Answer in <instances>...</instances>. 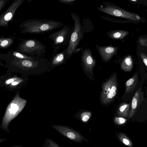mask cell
I'll return each mask as SVG.
<instances>
[{
	"mask_svg": "<svg viewBox=\"0 0 147 147\" xmlns=\"http://www.w3.org/2000/svg\"><path fill=\"white\" fill-rule=\"evenodd\" d=\"M63 22L51 20L32 19L27 20L20 24L22 33L42 34L59 28Z\"/></svg>",
	"mask_w": 147,
	"mask_h": 147,
	"instance_id": "1",
	"label": "cell"
},
{
	"mask_svg": "<svg viewBox=\"0 0 147 147\" xmlns=\"http://www.w3.org/2000/svg\"><path fill=\"white\" fill-rule=\"evenodd\" d=\"M71 15L74 22V25L71 30L67 46L65 49L66 60L68 59L74 53L77 47L83 37V30L79 16L74 12H71Z\"/></svg>",
	"mask_w": 147,
	"mask_h": 147,
	"instance_id": "2",
	"label": "cell"
},
{
	"mask_svg": "<svg viewBox=\"0 0 147 147\" xmlns=\"http://www.w3.org/2000/svg\"><path fill=\"white\" fill-rule=\"evenodd\" d=\"M46 47L36 39L23 40L18 45L16 51L28 56L42 57L46 53Z\"/></svg>",
	"mask_w": 147,
	"mask_h": 147,
	"instance_id": "3",
	"label": "cell"
},
{
	"mask_svg": "<svg viewBox=\"0 0 147 147\" xmlns=\"http://www.w3.org/2000/svg\"><path fill=\"white\" fill-rule=\"evenodd\" d=\"M116 74L110 77L102 85L100 100L101 103L103 105L111 102L116 95L118 84Z\"/></svg>",
	"mask_w": 147,
	"mask_h": 147,
	"instance_id": "4",
	"label": "cell"
},
{
	"mask_svg": "<svg viewBox=\"0 0 147 147\" xmlns=\"http://www.w3.org/2000/svg\"><path fill=\"white\" fill-rule=\"evenodd\" d=\"M71 32L70 28L65 26L60 30L49 34V38L52 42L54 49L58 50L61 46L68 44Z\"/></svg>",
	"mask_w": 147,
	"mask_h": 147,
	"instance_id": "5",
	"label": "cell"
},
{
	"mask_svg": "<svg viewBox=\"0 0 147 147\" xmlns=\"http://www.w3.org/2000/svg\"><path fill=\"white\" fill-rule=\"evenodd\" d=\"M99 10L109 15L132 21H138L141 18L136 13L128 11L117 7L111 5L99 8Z\"/></svg>",
	"mask_w": 147,
	"mask_h": 147,
	"instance_id": "6",
	"label": "cell"
},
{
	"mask_svg": "<svg viewBox=\"0 0 147 147\" xmlns=\"http://www.w3.org/2000/svg\"><path fill=\"white\" fill-rule=\"evenodd\" d=\"M24 1V0L13 1L6 10L0 15V26L8 27V23L13 21L16 11Z\"/></svg>",
	"mask_w": 147,
	"mask_h": 147,
	"instance_id": "7",
	"label": "cell"
},
{
	"mask_svg": "<svg viewBox=\"0 0 147 147\" xmlns=\"http://www.w3.org/2000/svg\"><path fill=\"white\" fill-rule=\"evenodd\" d=\"M53 127L62 135L71 140L80 142L83 139V138L78 131L66 126L53 125Z\"/></svg>",
	"mask_w": 147,
	"mask_h": 147,
	"instance_id": "8",
	"label": "cell"
},
{
	"mask_svg": "<svg viewBox=\"0 0 147 147\" xmlns=\"http://www.w3.org/2000/svg\"><path fill=\"white\" fill-rule=\"evenodd\" d=\"M81 61L86 71L92 73L95 65L96 61L92 57L89 49H85L83 51Z\"/></svg>",
	"mask_w": 147,
	"mask_h": 147,
	"instance_id": "9",
	"label": "cell"
},
{
	"mask_svg": "<svg viewBox=\"0 0 147 147\" xmlns=\"http://www.w3.org/2000/svg\"><path fill=\"white\" fill-rule=\"evenodd\" d=\"M143 92L140 88L135 93L133 97L131 104V108L129 115V118L133 116L140 106L142 102L144 101Z\"/></svg>",
	"mask_w": 147,
	"mask_h": 147,
	"instance_id": "10",
	"label": "cell"
},
{
	"mask_svg": "<svg viewBox=\"0 0 147 147\" xmlns=\"http://www.w3.org/2000/svg\"><path fill=\"white\" fill-rule=\"evenodd\" d=\"M58 51V50L54 49L52 56L49 61V69L53 68L56 66L65 63L66 62V59L65 49L59 53H57Z\"/></svg>",
	"mask_w": 147,
	"mask_h": 147,
	"instance_id": "11",
	"label": "cell"
},
{
	"mask_svg": "<svg viewBox=\"0 0 147 147\" xmlns=\"http://www.w3.org/2000/svg\"><path fill=\"white\" fill-rule=\"evenodd\" d=\"M117 47H99L98 51L103 59L105 61L110 60L117 51Z\"/></svg>",
	"mask_w": 147,
	"mask_h": 147,
	"instance_id": "12",
	"label": "cell"
},
{
	"mask_svg": "<svg viewBox=\"0 0 147 147\" xmlns=\"http://www.w3.org/2000/svg\"><path fill=\"white\" fill-rule=\"evenodd\" d=\"M138 78L137 74L135 73L132 78L126 82L125 84L126 94L132 91L135 88L138 82Z\"/></svg>",
	"mask_w": 147,
	"mask_h": 147,
	"instance_id": "13",
	"label": "cell"
},
{
	"mask_svg": "<svg viewBox=\"0 0 147 147\" xmlns=\"http://www.w3.org/2000/svg\"><path fill=\"white\" fill-rule=\"evenodd\" d=\"M133 66V61L131 55L128 56L123 61L121 64V69L125 71H131Z\"/></svg>",
	"mask_w": 147,
	"mask_h": 147,
	"instance_id": "14",
	"label": "cell"
},
{
	"mask_svg": "<svg viewBox=\"0 0 147 147\" xmlns=\"http://www.w3.org/2000/svg\"><path fill=\"white\" fill-rule=\"evenodd\" d=\"M7 53L11 57L22 60H33L37 57L25 55L16 51H8Z\"/></svg>",
	"mask_w": 147,
	"mask_h": 147,
	"instance_id": "15",
	"label": "cell"
},
{
	"mask_svg": "<svg viewBox=\"0 0 147 147\" xmlns=\"http://www.w3.org/2000/svg\"><path fill=\"white\" fill-rule=\"evenodd\" d=\"M130 103H124L121 104L118 109V115L123 117H127L130 113Z\"/></svg>",
	"mask_w": 147,
	"mask_h": 147,
	"instance_id": "16",
	"label": "cell"
},
{
	"mask_svg": "<svg viewBox=\"0 0 147 147\" xmlns=\"http://www.w3.org/2000/svg\"><path fill=\"white\" fill-rule=\"evenodd\" d=\"M129 34L128 32L124 30H115L110 34L109 36L114 39H121Z\"/></svg>",
	"mask_w": 147,
	"mask_h": 147,
	"instance_id": "17",
	"label": "cell"
},
{
	"mask_svg": "<svg viewBox=\"0 0 147 147\" xmlns=\"http://www.w3.org/2000/svg\"><path fill=\"white\" fill-rule=\"evenodd\" d=\"M14 40L11 37H0V48L5 49L9 47L13 44Z\"/></svg>",
	"mask_w": 147,
	"mask_h": 147,
	"instance_id": "18",
	"label": "cell"
},
{
	"mask_svg": "<svg viewBox=\"0 0 147 147\" xmlns=\"http://www.w3.org/2000/svg\"><path fill=\"white\" fill-rule=\"evenodd\" d=\"M43 147H60L59 145L53 140L49 138H47Z\"/></svg>",
	"mask_w": 147,
	"mask_h": 147,
	"instance_id": "19",
	"label": "cell"
},
{
	"mask_svg": "<svg viewBox=\"0 0 147 147\" xmlns=\"http://www.w3.org/2000/svg\"><path fill=\"white\" fill-rule=\"evenodd\" d=\"M91 113L89 111L84 112L80 115V117L82 121L84 122L88 121L91 116Z\"/></svg>",
	"mask_w": 147,
	"mask_h": 147,
	"instance_id": "20",
	"label": "cell"
},
{
	"mask_svg": "<svg viewBox=\"0 0 147 147\" xmlns=\"http://www.w3.org/2000/svg\"><path fill=\"white\" fill-rule=\"evenodd\" d=\"M119 137L121 142L125 145L129 146H132V144L130 140L124 135L121 134L119 135Z\"/></svg>",
	"mask_w": 147,
	"mask_h": 147,
	"instance_id": "21",
	"label": "cell"
},
{
	"mask_svg": "<svg viewBox=\"0 0 147 147\" xmlns=\"http://www.w3.org/2000/svg\"><path fill=\"white\" fill-rule=\"evenodd\" d=\"M18 109V106L17 104L13 103L11 104V108L9 109V111L10 113H13L14 114L16 113Z\"/></svg>",
	"mask_w": 147,
	"mask_h": 147,
	"instance_id": "22",
	"label": "cell"
},
{
	"mask_svg": "<svg viewBox=\"0 0 147 147\" xmlns=\"http://www.w3.org/2000/svg\"><path fill=\"white\" fill-rule=\"evenodd\" d=\"M126 119L122 117H116L114 119V121L117 123L121 124L124 123L126 121Z\"/></svg>",
	"mask_w": 147,
	"mask_h": 147,
	"instance_id": "23",
	"label": "cell"
},
{
	"mask_svg": "<svg viewBox=\"0 0 147 147\" xmlns=\"http://www.w3.org/2000/svg\"><path fill=\"white\" fill-rule=\"evenodd\" d=\"M10 0H0V12Z\"/></svg>",
	"mask_w": 147,
	"mask_h": 147,
	"instance_id": "24",
	"label": "cell"
},
{
	"mask_svg": "<svg viewBox=\"0 0 147 147\" xmlns=\"http://www.w3.org/2000/svg\"><path fill=\"white\" fill-rule=\"evenodd\" d=\"M57 1L61 3L68 4L69 5H73L74 2L76 0H57Z\"/></svg>",
	"mask_w": 147,
	"mask_h": 147,
	"instance_id": "25",
	"label": "cell"
},
{
	"mask_svg": "<svg viewBox=\"0 0 147 147\" xmlns=\"http://www.w3.org/2000/svg\"><path fill=\"white\" fill-rule=\"evenodd\" d=\"M141 57L146 67H147V57L146 55L143 53L140 54Z\"/></svg>",
	"mask_w": 147,
	"mask_h": 147,
	"instance_id": "26",
	"label": "cell"
},
{
	"mask_svg": "<svg viewBox=\"0 0 147 147\" xmlns=\"http://www.w3.org/2000/svg\"><path fill=\"white\" fill-rule=\"evenodd\" d=\"M139 42L142 46H147V38H141L139 40Z\"/></svg>",
	"mask_w": 147,
	"mask_h": 147,
	"instance_id": "27",
	"label": "cell"
},
{
	"mask_svg": "<svg viewBox=\"0 0 147 147\" xmlns=\"http://www.w3.org/2000/svg\"><path fill=\"white\" fill-rule=\"evenodd\" d=\"M9 57L7 53L5 54L0 53V58H5Z\"/></svg>",
	"mask_w": 147,
	"mask_h": 147,
	"instance_id": "28",
	"label": "cell"
},
{
	"mask_svg": "<svg viewBox=\"0 0 147 147\" xmlns=\"http://www.w3.org/2000/svg\"><path fill=\"white\" fill-rule=\"evenodd\" d=\"M14 81V80L13 79H10L8 80L6 82V83L8 84H9L10 83H11V82H13Z\"/></svg>",
	"mask_w": 147,
	"mask_h": 147,
	"instance_id": "29",
	"label": "cell"
},
{
	"mask_svg": "<svg viewBox=\"0 0 147 147\" xmlns=\"http://www.w3.org/2000/svg\"><path fill=\"white\" fill-rule=\"evenodd\" d=\"M18 82H13L11 83V84L15 86L18 84Z\"/></svg>",
	"mask_w": 147,
	"mask_h": 147,
	"instance_id": "30",
	"label": "cell"
}]
</instances>
